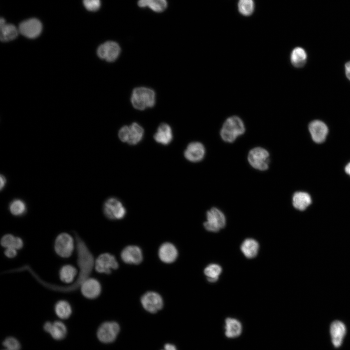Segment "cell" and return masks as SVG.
Instances as JSON below:
<instances>
[{
	"label": "cell",
	"mask_w": 350,
	"mask_h": 350,
	"mask_svg": "<svg viewBox=\"0 0 350 350\" xmlns=\"http://www.w3.org/2000/svg\"><path fill=\"white\" fill-rule=\"evenodd\" d=\"M120 331L119 324L115 321H106L99 326L97 332L98 339L102 343L108 344L114 342Z\"/></svg>",
	"instance_id": "7"
},
{
	"label": "cell",
	"mask_w": 350,
	"mask_h": 350,
	"mask_svg": "<svg viewBox=\"0 0 350 350\" xmlns=\"http://www.w3.org/2000/svg\"><path fill=\"white\" fill-rule=\"evenodd\" d=\"M222 271V268L220 265L211 263L206 266L204 270V273L208 281L213 283L218 280Z\"/></svg>",
	"instance_id": "31"
},
{
	"label": "cell",
	"mask_w": 350,
	"mask_h": 350,
	"mask_svg": "<svg viewBox=\"0 0 350 350\" xmlns=\"http://www.w3.org/2000/svg\"><path fill=\"white\" fill-rule=\"evenodd\" d=\"M345 172L350 176V162L347 164L345 168Z\"/></svg>",
	"instance_id": "40"
},
{
	"label": "cell",
	"mask_w": 350,
	"mask_h": 350,
	"mask_svg": "<svg viewBox=\"0 0 350 350\" xmlns=\"http://www.w3.org/2000/svg\"><path fill=\"white\" fill-rule=\"evenodd\" d=\"M74 247L73 237L67 233H61L55 239L54 250L56 253L62 258L70 257L73 252Z\"/></svg>",
	"instance_id": "5"
},
{
	"label": "cell",
	"mask_w": 350,
	"mask_h": 350,
	"mask_svg": "<svg viewBox=\"0 0 350 350\" xmlns=\"http://www.w3.org/2000/svg\"><path fill=\"white\" fill-rule=\"evenodd\" d=\"M293 206L299 210H305L312 203L310 195L306 192H296L292 198Z\"/></svg>",
	"instance_id": "25"
},
{
	"label": "cell",
	"mask_w": 350,
	"mask_h": 350,
	"mask_svg": "<svg viewBox=\"0 0 350 350\" xmlns=\"http://www.w3.org/2000/svg\"><path fill=\"white\" fill-rule=\"evenodd\" d=\"M205 154V147L199 142H192L189 144L184 153L186 159L192 162L201 161Z\"/></svg>",
	"instance_id": "17"
},
{
	"label": "cell",
	"mask_w": 350,
	"mask_h": 350,
	"mask_svg": "<svg viewBox=\"0 0 350 350\" xmlns=\"http://www.w3.org/2000/svg\"><path fill=\"white\" fill-rule=\"evenodd\" d=\"M118 267V263L114 256L107 253L99 255L94 262L95 269L100 273L109 274Z\"/></svg>",
	"instance_id": "11"
},
{
	"label": "cell",
	"mask_w": 350,
	"mask_h": 350,
	"mask_svg": "<svg viewBox=\"0 0 350 350\" xmlns=\"http://www.w3.org/2000/svg\"><path fill=\"white\" fill-rule=\"evenodd\" d=\"M309 130L312 140L316 143L324 142L328 133L327 125L320 120H314L309 124Z\"/></svg>",
	"instance_id": "14"
},
{
	"label": "cell",
	"mask_w": 350,
	"mask_h": 350,
	"mask_svg": "<svg viewBox=\"0 0 350 350\" xmlns=\"http://www.w3.org/2000/svg\"><path fill=\"white\" fill-rule=\"evenodd\" d=\"M131 102L136 109L143 110L154 106L156 93L154 90L145 87L134 88L131 97Z\"/></svg>",
	"instance_id": "2"
},
{
	"label": "cell",
	"mask_w": 350,
	"mask_h": 350,
	"mask_svg": "<svg viewBox=\"0 0 350 350\" xmlns=\"http://www.w3.org/2000/svg\"><path fill=\"white\" fill-rule=\"evenodd\" d=\"M6 183V179L4 176L2 175H0V190H2L4 187Z\"/></svg>",
	"instance_id": "39"
},
{
	"label": "cell",
	"mask_w": 350,
	"mask_h": 350,
	"mask_svg": "<svg viewBox=\"0 0 350 350\" xmlns=\"http://www.w3.org/2000/svg\"><path fill=\"white\" fill-rule=\"evenodd\" d=\"M330 332L332 345L335 348L340 347L347 332L345 324L340 320H335L331 324Z\"/></svg>",
	"instance_id": "16"
},
{
	"label": "cell",
	"mask_w": 350,
	"mask_h": 350,
	"mask_svg": "<svg viewBox=\"0 0 350 350\" xmlns=\"http://www.w3.org/2000/svg\"><path fill=\"white\" fill-rule=\"evenodd\" d=\"M80 286L81 293L88 299L96 298L101 292L100 283L94 278H88Z\"/></svg>",
	"instance_id": "15"
},
{
	"label": "cell",
	"mask_w": 350,
	"mask_h": 350,
	"mask_svg": "<svg viewBox=\"0 0 350 350\" xmlns=\"http://www.w3.org/2000/svg\"><path fill=\"white\" fill-rule=\"evenodd\" d=\"M143 135V128L137 122L122 126L118 133L120 140L130 145H136L139 143L142 140Z\"/></svg>",
	"instance_id": "4"
},
{
	"label": "cell",
	"mask_w": 350,
	"mask_h": 350,
	"mask_svg": "<svg viewBox=\"0 0 350 350\" xmlns=\"http://www.w3.org/2000/svg\"><path fill=\"white\" fill-rule=\"evenodd\" d=\"M0 244L5 248L12 247L18 250L23 247V242L20 237L7 234L1 238Z\"/></svg>",
	"instance_id": "28"
},
{
	"label": "cell",
	"mask_w": 350,
	"mask_h": 350,
	"mask_svg": "<svg viewBox=\"0 0 350 350\" xmlns=\"http://www.w3.org/2000/svg\"><path fill=\"white\" fill-rule=\"evenodd\" d=\"M141 303L144 309L151 313H157L163 305L161 297L154 292H148L144 294L141 298Z\"/></svg>",
	"instance_id": "13"
},
{
	"label": "cell",
	"mask_w": 350,
	"mask_h": 350,
	"mask_svg": "<svg viewBox=\"0 0 350 350\" xmlns=\"http://www.w3.org/2000/svg\"><path fill=\"white\" fill-rule=\"evenodd\" d=\"M9 209L11 213L15 216L21 215L26 210L25 203L20 199H16L12 201Z\"/></svg>",
	"instance_id": "32"
},
{
	"label": "cell",
	"mask_w": 350,
	"mask_h": 350,
	"mask_svg": "<svg viewBox=\"0 0 350 350\" xmlns=\"http://www.w3.org/2000/svg\"><path fill=\"white\" fill-rule=\"evenodd\" d=\"M103 210L105 216L112 220L121 219L126 214V210L122 203L115 197L109 198L105 201Z\"/></svg>",
	"instance_id": "9"
},
{
	"label": "cell",
	"mask_w": 350,
	"mask_h": 350,
	"mask_svg": "<svg viewBox=\"0 0 350 350\" xmlns=\"http://www.w3.org/2000/svg\"><path fill=\"white\" fill-rule=\"evenodd\" d=\"M138 4L140 7H148L156 12H163L167 6L166 0H139Z\"/></svg>",
	"instance_id": "27"
},
{
	"label": "cell",
	"mask_w": 350,
	"mask_h": 350,
	"mask_svg": "<svg viewBox=\"0 0 350 350\" xmlns=\"http://www.w3.org/2000/svg\"><path fill=\"white\" fill-rule=\"evenodd\" d=\"M207 220L204 223L205 229L210 232H217L226 226V220L224 213L219 209L212 208L206 214Z\"/></svg>",
	"instance_id": "6"
},
{
	"label": "cell",
	"mask_w": 350,
	"mask_h": 350,
	"mask_svg": "<svg viewBox=\"0 0 350 350\" xmlns=\"http://www.w3.org/2000/svg\"><path fill=\"white\" fill-rule=\"evenodd\" d=\"M77 275V270L73 265L66 264L59 271V277L62 281L66 283L72 282Z\"/></svg>",
	"instance_id": "29"
},
{
	"label": "cell",
	"mask_w": 350,
	"mask_h": 350,
	"mask_svg": "<svg viewBox=\"0 0 350 350\" xmlns=\"http://www.w3.org/2000/svg\"><path fill=\"white\" fill-rule=\"evenodd\" d=\"M43 328L46 332L50 333L53 339L57 340L64 339L67 332L66 326L59 321L52 323L47 321L44 324Z\"/></svg>",
	"instance_id": "19"
},
{
	"label": "cell",
	"mask_w": 350,
	"mask_h": 350,
	"mask_svg": "<svg viewBox=\"0 0 350 350\" xmlns=\"http://www.w3.org/2000/svg\"><path fill=\"white\" fill-rule=\"evenodd\" d=\"M345 69L346 75L347 78L350 81V61L345 64Z\"/></svg>",
	"instance_id": "38"
},
{
	"label": "cell",
	"mask_w": 350,
	"mask_h": 350,
	"mask_svg": "<svg viewBox=\"0 0 350 350\" xmlns=\"http://www.w3.org/2000/svg\"><path fill=\"white\" fill-rule=\"evenodd\" d=\"M245 132V126L242 120L237 116H232L228 118L224 123L220 135L225 141L232 142Z\"/></svg>",
	"instance_id": "3"
},
{
	"label": "cell",
	"mask_w": 350,
	"mask_h": 350,
	"mask_svg": "<svg viewBox=\"0 0 350 350\" xmlns=\"http://www.w3.org/2000/svg\"><path fill=\"white\" fill-rule=\"evenodd\" d=\"M259 249L258 242L252 238L245 239L241 245L242 252L248 259L255 258L258 253Z\"/></svg>",
	"instance_id": "24"
},
{
	"label": "cell",
	"mask_w": 350,
	"mask_h": 350,
	"mask_svg": "<svg viewBox=\"0 0 350 350\" xmlns=\"http://www.w3.org/2000/svg\"><path fill=\"white\" fill-rule=\"evenodd\" d=\"M77 249V262L80 268L78 280L75 285H81L87 279L94 266V261L92 254L84 242L79 237H76Z\"/></svg>",
	"instance_id": "1"
},
{
	"label": "cell",
	"mask_w": 350,
	"mask_h": 350,
	"mask_svg": "<svg viewBox=\"0 0 350 350\" xmlns=\"http://www.w3.org/2000/svg\"><path fill=\"white\" fill-rule=\"evenodd\" d=\"M158 255L160 259L165 263L174 262L178 255L175 247L170 243H165L159 247Z\"/></svg>",
	"instance_id": "22"
},
{
	"label": "cell",
	"mask_w": 350,
	"mask_h": 350,
	"mask_svg": "<svg viewBox=\"0 0 350 350\" xmlns=\"http://www.w3.org/2000/svg\"><path fill=\"white\" fill-rule=\"evenodd\" d=\"M8 350V349H6V350Z\"/></svg>",
	"instance_id": "41"
},
{
	"label": "cell",
	"mask_w": 350,
	"mask_h": 350,
	"mask_svg": "<svg viewBox=\"0 0 350 350\" xmlns=\"http://www.w3.org/2000/svg\"><path fill=\"white\" fill-rule=\"evenodd\" d=\"M2 345L9 350H20L21 347L19 342L13 337H7L2 342Z\"/></svg>",
	"instance_id": "34"
},
{
	"label": "cell",
	"mask_w": 350,
	"mask_h": 350,
	"mask_svg": "<svg viewBox=\"0 0 350 350\" xmlns=\"http://www.w3.org/2000/svg\"><path fill=\"white\" fill-rule=\"evenodd\" d=\"M248 160L253 168L260 171H265L269 166V154L264 148L256 147L250 151Z\"/></svg>",
	"instance_id": "8"
},
{
	"label": "cell",
	"mask_w": 350,
	"mask_h": 350,
	"mask_svg": "<svg viewBox=\"0 0 350 350\" xmlns=\"http://www.w3.org/2000/svg\"><path fill=\"white\" fill-rule=\"evenodd\" d=\"M0 39L1 41L6 42L15 39L19 33L18 29L12 24H7L4 19L0 20Z\"/></svg>",
	"instance_id": "23"
},
{
	"label": "cell",
	"mask_w": 350,
	"mask_h": 350,
	"mask_svg": "<svg viewBox=\"0 0 350 350\" xmlns=\"http://www.w3.org/2000/svg\"><path fill=\"white\" fill-rule=\"evenodd\" d=\"M173 133L171 126L165 123H161L154 135L155 141L162 145H168L173 140Z\"/></svg>",
	"instance_id": "20"
},
{
	"label": "cell",
	"mask_w": 350,
	"mask_h": 350,
	"mask_svg": "<svg viewBox=\"0 0 350 350\" xmlns=\"http://www.w3.org/2000/svg\"><path fill=\"white\" fill-rule=\"evenodd\" d=\"M121 52V48L116 42L108 41L100 45L97 50L98 56L108 62L115 61Z\"/></svg>",
	"instance_id": "10"
},
{
	"label": "cell",
	"mask_w": 350,
	"mask_h": 350,
	"mask_svg": "<svg viewBox=\"0 0 350 350\" xmlns=\"http://www.w3.org/2000/svg\"><path fill=\"white\" fill-rule=\"evenodd\" d=\"M83 4L88 11H96L100 7L101 1L100 0H83Z\"/></svg>",
	"instance_id": "35"
},
{
	"label": "cell",
	"mask_w": 350,
	"mask_h": 350,
	"mask_svg": "<svg viewBox=\"0 0 350 350\" xmlns=\"http://www.w3.org/2000/svg\"><path fill=\"white\" fill-rule=\"evenodd\" d=\"M54 311L57 316L63 319L68 318L72 313L70 304L64 300H61L56 302L54 307Z\"/></svg>",
	"instance_id": "30"
},
{
	"label": "cell",
	"mask_w": 350,
	"mask_h": 350,
	"mask_svg": "<svg viewBox=\"0 0 350 350\" xmlns=\"http://www.w3.org/2000/svg\"><path fill=\"white\" fill-rule=\"evenodd\" d=\"M161 350H177V349L175 345L168 343L164 345L163 349Z\"/></svg>",
	"instance_id": "37"
},
{
	"label": "cell",
	"mask_w": 350,
	"mask_h": 350,
	"mask_svg": "<svg viewBox=\"0 0 350 350\" xmlns=\"http://www.w3.org/2000/svg\"><path fill=\"white\" fill-rule=\"evenodd\" d=\"M238 9L241 14L244 16L250 15L254 9L253 0H239Z\"/></svg>",
	"instance_id": "33"
},
{
	"label": "cell",
	"mask_w": 350,
	"mask_h": 350,
	"mask_svg": "<svg viewBox=\"0 0 350 350\" xmlns=\"http://www.w3.org/2000/svg\"><path fill=\"white\" fill-rule=\"evenodd\" d=\"M121 258L127 263L137 264L141 262L143 256L142 251L139 247L129 245L122 251Z\"/></svg>",
	"instance_id": "18"
},
{
	"label": "cell",
	"mask_w": 350,
	"mask_h": 350,
	"mask_svg": "<svg viewBox=\"0 0 350 350\" xmlns=\"http://www.w3.org/2000/svg\"><path fill=\"white\" fill-rule=\"evenodd\" d=\"M4 254L9 258H14L17 254V250L12 247L5 248Z\"/></svg>",
	"instance_id": "36"
},
{
	"label": "cell",
	"mask_w": 350,
	"mask_h": 350,
	"mask_svg": "<svg viewBox=\"0 0 350 350\" xmlns=\"http://www.w3.org/2000/svg\"><path fill=\"white\" fill-rule=\"evenodd\" d=\"M307 54L304 49L298 47L293 50L290 55L291 62L296 68L303 67L306 63Z\"/></svg>",
	"instance_id": "26"
},
{
	"label": "cell",
	"mask_w": 350,
	"mask_h": 350,
	"mask_svg": "<svg viewBox=\"0 0 350 350\" xmlns=\"http://www.w3.org/2000/svg\"><path fill=\"white\" fill-rule=\"evenodd\" d=\"M18 29L19 33L23 36L29 38H35L41 33L42 26L39 20L30 18L20 23Z\"/></svg>",
	"instance_id": "12"
},
{
	"label": "cell",
	"mask_w": 350,
	"mask_h": 350,
	"mask_svg": "<svg viewBox=\"0 0 350 350\" xmlns=\"http://www.w3.org/2000/svg\"><path fill=\"white\" fill-rule=\"evenodd\" d=\"M225 334L229 338H235L239 336L242 332V325L238 319L228 317L225 321Z\"/></svg>",
	"instance_id": "21"
}]
</instances>
